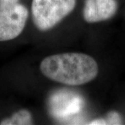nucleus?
Instances as JSON below:
<instances>
[{
  "label": "nucleus",
  "instance_id": "obj_7",
  "mask_svg": "<svg viewBox=\"0 0 125 125\" xmlns=\"http://www.w3.org/2000/svg\"><path fill=\"white\" fill-rule=\"evenodd\" d=\"M89 125H107V122H106V120H105L98 119V120H94L93 121H91L89 123Z\"/></svg>",
  "mask_w": 125,
  "mask_h": 125
},
{
  "label": "nucleus",
  "instance_id": "obj_4",
  "mask_svg": "<svg viewBox=\"0 0 125 125\" xmlns=\"http://www.w3.org/2000/svg\"><path fill=\"white\" fill-rule=\"evenodd\" d=\"M117 8L115 0H85L83 18L88 23L104 21L115 15Z\"/></svg>",
  "mask_w": 125,
  "mask_h": 125
},
{
  "label": "nucleus",
  "instance_id": "obj_6",
  "mask_svg": "<svg viewBox=\"0 0 125 125\" xmlns=\"http://www.w3.org/2000/svg\"><path fill=\"white\" fill-rule=\"evenodd\" d=\"M107 125H121L122 119L120 115L116 112H111L107 117Z\"/></svg>",
  "mask_w": 125,
  "mask_h": 125
},
{
  "label": "nucleus",
  "instance_id": "obj_3",
  "mask_svg": "<svg viewBox=\"0 0 125 125\" xmlns=\"http://www.w3.org/2000/svg\"><path fill=\"white\" fill-rule=\"evenodd\" d=\"M29 11L18 1L0 0V41L15 39L24 30Z\"/></svg>",
  "mask_w": 125,
  "mask_h": 125
},
{
  "label": "nucleus",
  "instance_id": "obj_2",
  "mask_svg": "<svg viewBox=\"0 0 125 125\" xmlns=\"http://www.w3.org/2000/svg\"><path fill=\"white\" fill-rule=\"evenodd\" d=\"M76 0H33V21L40 31H47L58 24L74 10Z\"/></svg>",
  "mask_w": 125,
  "mask_h": 125
},
{
  "label": "nucleus",
  "instance_id": "obj_5",
  "mask_svg": "<svg viewBox=\"0 0 125 125\" xmlns=\"http://www.w3.org/2000/svg\"><path fill=\"white\" fill-rule=\"evenodd\" d=\"M32 123V117L30 112L23 109L16 112L9 118L1 122V125H27Z\"/></svg>",
  "mask_w": 125,
  "mask_h": 125
},
{
  "label": "nucleus",
  "instance_id": "obj_1",
  "mask_svg": "<svg viewBox=\"0 0 125 125\" xmlns=\"http://www.w3.org/2000/svg\"><path fill=\"white\" fill-rule=\"evenodd\" d=\"M42 74L51 80L68 85H81L98 74V65L93 57L82 53L51 55L40 62Z\"/></svg>",
  "mask_w": 125,
  "mask_h": 125
}]
</instances>
